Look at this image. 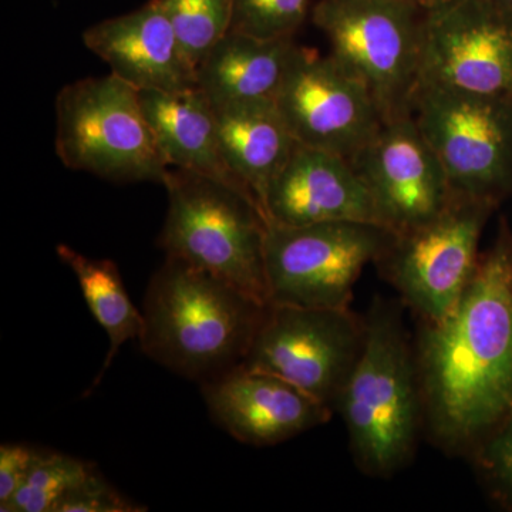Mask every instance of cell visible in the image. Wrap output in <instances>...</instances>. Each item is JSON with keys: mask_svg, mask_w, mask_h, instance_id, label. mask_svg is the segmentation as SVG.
<instances>
[{"mask_svg": "<svg viewBox=\"0 0 512 512\" xmlns=\"http://www.w3.org/2000/svg\"><path fill=\"white\" fill-rule=\"evenodd\" d=\"M414 355L424 429L441 450L471 454L512 414V231L503 221L446 319L421 322Z\"/></svg>", "mask_w": 512, "mask_h": 512, "instance_id": "obj_1", "label": "cell"}, {"mask_svg": "<svg viewBox=\"0 0 512 512\" xmlns=\"http://www.w3.org/2000/svg\"><path fill=\"white\" fill-rule=\"evenodd\" d=\"M268 306L218 276L167 256L144 298V355L177 375L210 382L247 356Z\"/></svg>", "mask_w": 512, "mask_h": 512, "instance_id": "obj_2", "label": "cell"}, {"mask_svg": "<svg viewBox=\"0 0 512 512\" xmlns=\"http://www.w3.org/2000/svg\"><path fill=\"white\" fill-rule=\"evenodd\" d=\"M363 473L393 476L414 456L424 427L416 355L400 308L377 298L365 318V340L336 400Z\"/></svg>", "mask_w": 512, "mask_h": 512, "instance_id": "obj_3", "label": "cell"}, {"mask_svg": "<svg viewBox=\"0 0 512 512\" xmlns=\"http://www.w3.org/2000/svg\"><path fill=\"white\" fill-rule=\"evenodd\" d=\"M168 211L158 244L269 306L265 274L268 220L247 192L192 171L165 175Z\"/></svg>", "mask_w": 512, "mask_h": 512, "instance_id": "obj_4", "label": "cell"}, {"mask_svg": "<svg viewBox=\"0 0 512 512\" xmlns=\"http://www.w3.org/2000/svg\"><path fill=\"white\" fill-rule=\"evenodd\" d=\"M329 55L365 84L384 121L412 116L420 84L424 5L410 0H318L312 12Z\"/></svg>", "mask_w": 512, "mask_h": 512, "instance_id": "obj_5", "label": "cell"}, {"mask_svg": "<svg viewBox=\"0 0 512 512\" xmlns=\"http://www.w3.org/2000/svg\"><path fill=\"white\" fill-rule=\"evenodd\" d=\"M56 153L70 170L116 183L163 184L170 170L140 93L111 73L67 84L57 94Z\"/></svg>", "mask_w": 512, "mask_h": 512, "instance_id": "obj_6", "label": "cell"}, {"mask_svg": "<svg viewBox=\"0 0 512 512\" xmlns=\"http://www.w3.org/2000/svg\"><path fill=\"white\" fill-rule=\"evenodd\" d=\"M394 232L372 222L291 225L268 221L265 274L269 305L350 309L363 269L379 261Z\"/></svg>", "mask_w": 512, "mask_h": 512, "instance_id": "obj_7", "label": "cell"}, {"mask_svg": "<svg viewBox=\"0 0 512 512\" xmlns=\"http://www.w3.org/2000/svg\"><path fill=\"white\" fill-rule=\"evenodd\" d=\"M412 117L454 194L495 207L512 195V100L420 83Z\"/></svg>", "mask_w": 512, "mask_h": 512, "instance_id": "obj_8", "label": "cell"}, {"mask_svg": "<svg viewBox=\"0 0 512 512\" xmlns=\"http://www.w3.org/2000/svg\"><path fill=\"white\" fill-rule=\"evenodd\" d=\"M495 205L454 194L436 217L394 235L377 264L421 322L446 319L463 298L478 261V242Z\"/></svg>", "mask_w": 512, "mask_h": 512, "instance_id": "obj_9", "label": "cell"}, {"mask_svg": "<svg viewBox=\"0 0 512 512\" xmlns=\"http://www.w3.org/2000/svg\"><path fill=\"white\" fill-rule=\"evenodd\" d=\"M365 340V319L350 309L269 305L242 367L271 373L335 412Z\"/></svg>", "mask_w": 512, "mask_h": 512, "instance_id": "obj_10", "label": "cell"}, {"mask_svg": "<svg viewBox=\"0 0 512 512\" xmlns=\"http://www.w3.org/2000/svg\"><path fill=\"white\" fill-rule=\"evenodd\" d=\"M420 83L512 100V10L488 0H429Z\"/></svg>", "mask_w": 512, "mask_h": 512, "instance_id": "obj_11", "label": "cell"}, {"mask_svg": "<svg viewBox=\"0 0 512 512\" xmlns=\"http://www.w3.org/2000/svg\"><path fill=\"white\" fill-rule=\"evenodd\" d=\"M274 100L296 143L349 161L386 123L365 84L308 47L296 45Z\"/></svg>", "mask_w": 512, "mask_h": 512, "instance_id": "obj_12", "label": "cell"}, {"mask_svg": "<svg viewBox=\"0 0 512 512\" xmlns=\"http://www.w3.org/2000/svg\"><path fill=\"white\" fill-rule=\"evenodd\" d=\"M350 163L394 234L430 221L453 200L446 171L412 116L386 121Z\"/></svg>", "mask_w": 512, "mask_h": 512, "instance_id": "obj_13", "label": "cell"}, {"mask_svg": "<svg viewBox=\"0 0 512 512\" xmlns=\"http://www.w3.org/2000/svg\"><path fill=\"white\" fill-rule=\"evenodd\" d=\"M201 392L215 423L249 446L284 443L328 423L333 414L295 384L242 366L202 383Z\"/></svg>", "mask_w": 512, "mask_h": 512, "instance_id": "obj_14", "label": "cell"}, {"mask_svg": "<svg viewBox=\"0 0 512 512\" xmlns=\"http://www.w3.org/2000/svg\"><path fill=\"white\" fill-rule=\"evenodd\" d=\"M266 220L302 227L320 222L382 225L369 190L348 158L296 144L269 184Z\"/></svg>", "mask_w": 512, "mask_h": 512, "instance_id": "obj_15", "label": "cell"}, {"mask_svg": "<svg viewBox=\"0 0 512 512\" xmlns=\"http://www.w3.org/2000/svg\"><path fill=\"white\" fill-rule=\"evenodd\" d=\"M87 49L111 74L137 90L181 92L197 87V69L185 56L160 0L103 20L84 32Z\"/></svg>", "mask_w": 512, "mask_h": 512, "instance_id": "obj_16", "label": "cell"}, {"mask_svg": "<svg viewBox=\"0 0 512 512\" xmlns=\"http://www.w3.org/2000/svg\"><path fill=\"white\" fill-rule=\"evenodd\" d=\"M138 93L168 167L205 175L252 195L225 164L214 109L197 87L181 92Z\"/></svg>", "mask_w": 512, "mask_h": 512, "instance_id": "obj_17", "label": "cell"}, {"mask_svg": "<svg viewBox=\"0 0 512 512\" xmlns=\"http://www.w3.org/2000/svg\"><path fill=\"white\" fill-rule=\"evenodd\" d=\"M212 109L225 164L264 211L269 184L298 143L274 99L235 100Z\"/></svg>", "mask_w": 512, "mask_h": 512, "instance_id": "obj_18", "label": "cell"}, {"mask_svg": "<svg viewBox=\"0 0 512 512\" xmlns=\"http://www.w3.org/2000/svg\"><path fill=\"white\" fill-rule=\"evenodd\" d=\"M296 43L229 30L197 67V89L211 106L235 100L275 99Z\"/></svg>", "mask_w": 512, "mask_h": 512, "instance_id": "obj_19", "label": "cell"}, {"mask_svg": "<svg viewBox=\"0 0 512 512\" xmlns=\"http://www.w3.org/2000/svg\"><path fill=\"white\" fill-rule=\"evenodd\" d=\"M57 256L76 275L90 312L110 340L109 352L89 390L92 392L110 369L121 346L128 340L140 338L144 328L143 312L131 302L119 268L110 259H92L63 244L57 247Z\"/></svg>", "mask_w": 512, "mask_h": 512, "instance_id": "obj_20", "label": "cell"}, {"mask_svg": "<svg viewBox=\"0 0 512 512\" xmlns=\"http://www.w3.org/2000/svg\"><path fill=\"white\" fill-rule=\"evenodd\" d=\"M89 464L66 454L40 451L18 493L2 512H53L60 500L89 476Z\"/></svg>", "mask_w": 512, "mask_h": 512, "instance_id": "obj_21", "label": "cell"}, {"mask_svg": "<svg viewBox=\"0 0 512 512\" xmlns=\"http://www.w3.org/2000/svg\"><path fill=\"white\" fill-rule=\"evenodd\" d=\"M181 49L197 69L232 26L234 0H160Z\"/></svg>", "mask_w": 512, "mask_h": 512, "instance_id": "obj_22", "label": "cell"}, {"mask_svg": "<svg viewBox=\"0 0 512 512\" xmlns=\"http://www.w3.org/2000/svg\"><path fill=\"white\" fill-rule=\"evenodd\" d=\"M311 0H234L231 30L258 39H293Z\"/></svg>", "mask_w": 512, "mask_h": 512, "instance_id": "obj_23", "label": "cell"}, {"mask_svg": "<svg viewBox=\"0 0 512 512\" xmlns=\"http://www.w3.org/2000/svg\"><path fill=\"white\" fill-rule=\"evenodd\" d=\"M491 495L512 510V414L471 453Z\"/></svg>", "mask_w": 512, "mask_h": 512, "instance_id": "obj_24", "label": "cell"}, {"mask_svg": "<svg viewBox=\"0 0 512 512\" xmlns=\"http://www.w3.org/2000/svg\"><path fill=\"white\" fill-rule=\"evenodd\" d=\"M144 508L117 493L99 473L92 470L82 483L57 503L53 512H141Z\"/></svg>", "mask_w": 512, "mask_h": 512, "instance_id": "obj_25", "label": "cell"}, {"mask_svg": "<svg viewBox=\"0 0 512 512\" xmlns=\"http://www.w3.org/2000/svg\"><path fill=\"white\" fill-rule=\"evenodd\" d=\"M39 450L23 444L0 446V507L9 503L28 476Z\"/></svg>", "mask_w": 512, "mask_h": 512, "instance_id": "obj_26", "label": "cell"}, {"mask_svg": "<svg viewBox=\"0 0 512 512\" xmlns=\"http://www.w3.org/2000/svg\"><path fill=\"white\" fill-rule=\"evenodd\" d=\"M488 2L494 3V5L501 6V8L512 10V0H488Z\"/></svg>", "mask_w": 512, "mask_h": 512, "instance_id": "obj_27", "label": "cell"}, {"mask_svg": "<svg viewBox=\"0 0 512 512\" xmlns=\"http://www.w3.org/2000/svg\"><path fill=\"white\" fill-rule=\"evenodd\" d=\"M410 2L420 3V5H426L429 0H410Z\"/></svg>", "mask_w": 512, "mask_h": 512, "instance_id": "obj_28", "label": "cell"}]
</instances>
